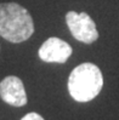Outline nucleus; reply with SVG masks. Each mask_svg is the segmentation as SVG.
I'll return each mask as SVG.
<instances>
[{
	"label": "nucleus",
	"instance_id": "6",
	"mask_svg": "<svg viewBox=\"0 0 119 120\" xmlns=\"http://www.w3.org/2000/svg\"><path fill=\"white\" fill-rule=\"evenodd\" d=\"M21 120H44V118L41 116L40 114H38V113H28V114H26Z\"/></svg>",
	"mask_w": 119,
	"mask_h": 120
},
{
	"label": "nucleus",
	"instance_id": "2",
	"mask_svg": "<svg viewBox=\"0 0 119 120\" xmlns=\"http://www.w3.org/2000/svg\"><path fill=\"white\" fill-rule=\"evenodd\" d=\"M103 76L94 63L85 62L75 67L68 78V91L77 102H89L101 92Z\"/></svg>",
	"mask_w": 119,
	"mask_h": 120
},
{
	"label": "nucleus",
	"instance_id": "4",
	"mask_svg": "<svg viewBox=\"0 0 119 120\" xmlns=\"http://www.w3.org/2000/svg\"><path fill=\"white\" fill-rule=\"evenodd\" d=\"M38 55L40 60L47 63H65L72 55V47L60 38H49L40 46Z\"/></svg>",
	"mask_w": 119,
	"mask_h": 120
},
{
	"label": "nucleus",
	"instance_id": "1",
	"mask_svg": "<svg viewBox=\"0 0 119 120\" xmlns=\"http://www.w3.org/2000/svg\"><path fill=\"white\" fill-rule=\"evenodd\" d=\"M34 33L31 13L16 3L0 4V35L10 43H22Z\"/></svg>",
	"mask_w": 119,
	"mask_h": 120
},
{
	"label": "nucleus",
	"instance_id": "5",
	"mask_svg": "<svg viewBox=\"0 0 119 120\" xmlns=\"http://www.w3.org/2000/svg\"><path fill=\"white\" fill-rule=\"evenodd\" d=\"M0 97L12 107H23L27 104V94L22 80L15 75H9L0 82Z\"/></svg>",
	"mask_w": 119,
	"mask_h": 120
},
{
	"label": "nucleus",
	"instance_id": "3",
	"mask_svg": "<svg viewBox=\"0 0 119 120\" xmlns=\"http://www.w3.org/2000/svg\"><path fill=\"white\" fill-rule=\"evenodd\" d=\"M66 22L72 35L84 44H91L99 38L96 24L88 13L69 11L66 15Z\"/></svg>",
	"mask_w": 119,
	"mask_h": 120
}]
</instances>
